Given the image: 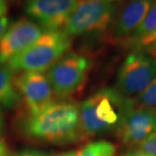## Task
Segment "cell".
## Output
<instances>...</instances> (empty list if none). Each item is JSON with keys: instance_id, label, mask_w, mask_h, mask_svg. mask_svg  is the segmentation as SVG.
<instances>
[{"instance_id": "1", "label": "cell", "mask_w": 156, "mask_h": 156, "mask_svg": "<svg viewBox=\"0 0 156 156\" xmlns=\"http://www.w3.org/2000/svg\"><path fill=\"white\" fill-rule=\"evenodd\" d=\"M77 103L53 101L36 115H29L22 124L23 134L31 139L64 145L83 138Z\"/></svg>"}, {"instance_id": "2", "label": "cell", "mask_w": 156, "mask_h": 156, "mask_svg": "<svg viewBox=\"0 0 156 156\" xmlns=\"http://www.w3.org/2000/svg\"><path fill=\"white\" fill-rule=\"evenodd\" d=\"M134 103L135 101L113 88L101 89L89 96L79 106L83 138L115 132L124 115Z\"/></svg>"}, {"instance_id": "3", "label": "cell", "mask_w": 156, "mask_h": 156, "mask_svg": "<svg viewBox=\"0 0 156 156\" xmlns=\"http://www.w3.org/2000/svg\"><path fill=\"white\" fill-rule=\"evenodd\" d=\"M70 46L71 37L64 30L44 31L32 44L11 57L5 64L12 72H44L65 55Z\"/></svg>"}, {"instance_id": "4", "label": "cell", "mask_w": 156, "mask_h": 156, "mask_svg": "<svg viewBox=\"0 0 156 156\" xmlns=\"http://www.w3.org/2000/svg\"><path fill=\"white\" fill-rule=\"evenodd\" d=\"M115 17V2L82 0L63 30L69 36L102 34L110 29Z\"/></svg>"}, {"instance_id": "5", "label": "cell", "mask_w": 156, "mask_h": 156, "mask_svg": "<svg viewBox=\"0 0 156 156\" xmlns=\"http://www.w3.org/2000/svg\"><path fill=\"white\" fill-rule=\"evenodd\" d=\"M91 68L86 56L68 52L47 70L53 93L61 98L70 96L80 90L85 83Z\"/></svg>"}, {"instance_id": "6", "label": "cell", "mask_w": 156, "mask_h": 156, "mask_svg": "<svg viewBox=\"0 0 156 156\" xmlns=\"http://www.w3.org/2000/svg\"><path fill=\"white\" fill-rule=\"evenodd\" d=\"M155 77V59L145 51H133L118 69L115 89L127 97L138 95Z\"/></svg>"}, {"instance_id": "7", "label": "cell", "mask_w": 156, "mask_h": 156, "mask_svg": "<svg viewBox=\"0 0 156 156\" xmlns=\"http://www.w3.org/2000/svg\"><path fill=\"white\" fill-rule=\"evenodd\" d=\"M79 0H28L25 11L44 31L63 30Z\"/></svg>"}, {"instance_id": "8", "label": "cell", "mask_w": 156, "mask_h": 156, "mask_svg": "<svg viewBox=\"0 0 156 156\" xmlns=\"http://www.w3.org/2000/svg\"><path fill=\"white\" fill-rule=\"evenodd\" d=\"M156 131V108L139 106L136 102L124 115L115 130L124 145L137 147Z\"/></svg>"}, {"instance_id": "9", "label": "cell", "mask_w": 156, "mask_h": 156, "mask_svg": "<svg viewBox=\"0 0 156 156\" xmlns=\"http://www.w3.org/2000/svg\"><path fill=\"white\" fill-rule=\"evenodd\" d=\"M14 81L24 100L29 115L37 114L54 101L51 85L44 72H21L14 77Z\"/></svg>"}, {"instance_id": "10", "label": "cell", "mask_w": 156, "mask_h": 156, "mask_svg": "<svg viewBox=\"0 0 156 156\" xmlns=\"http://www.w3.org/2000/svg\"><path fill=\"white\" fill-rule=\"evenodd\" d=\"M44 30L37 23L26 18L19 19L9 26L0 39V63L5 64L40 37Z\"/></svg>"}, {"instance_id": "11", "label": "cell", "mask_w": 156, "mask_h": 156, "mask_svg": "<svg viewBox=\"0 0 156 156\" xmlns=\"http://www.w3.org/2000/svg\"><path fill=\"white\" fill-rule=\"evenodd\" d=\"M154 0H130L115 17L110 27V37L122 43L128 38L144 20Z\"/></svg>"}, {"instance_id": "12", "label": "cell", "mask_w": 156, "mask_h": 156, "mask_svg": "<svg viewBox=\"0 0 156 156\" xmlns=\"http://www.w3.org/2000/svg\"><path fill=\"white\" fill-rule=\"evenodd\" d=\"M22 96L15 85L12 71L6 64L0 63V105L6 109L17 107Z\"/></svg>"}, {"instance_id": "13", "label": "cell", "mask_w": 156, "mask_h": 156, "mask_svg": "<svg viewBox=\"0 0 156 156\" xmlns=\"http://www.w3.org/2000/svg\"><path fill=\"white\" fill-rule=\"evenodd\" d=\"M156 31V0L154 1L144 20L141 22L139 27L134 30V32L128 38L123 41L122 44L128 47L132 48L136 43L141 39L145 38Z\"/></svg>"}, {"instance_id": "14", "label": "cell", "mask_w": 156, "mask_h": 156, "mask_svg": "<svg viewBox=\"0 0 156 156\" xmlns=\"http://www.w3.org/2000/svg\"><path fill=\"white\" fill-rule=\"evenodd\" d=\"M115 151L116 147L112 142L97 140L84 146L77 152V156H114Z\"/></svg>"}, {"instance_id": "15", "label": "cell", "mask_w": 156, "mask_h": 156, "mask_svg": "<svg viewBox=\"0 0 156 156\" xmlns=\"http://www.w3.org/2000/svg\"><path fill=\"white\" fill-rule=\"evenodd\" d=\"M135 102L142 107L156 108V77L140 95Z\"/></svg>"}, {"instance_id": "16", "label": "cell", "mask_w": 156, "mask_h": 156, "mask_svg": "<svg viewBox=\"0 0 156 156\" xmlns=\"http://www.w3.org/2000/svg\"><path fill=\"white\" fill-rule=\"evenodd\" d=\"M132 49L134 51H145L148 54L156 51V31L136 43Z\"/></svg>"}, {"instance_id": "17", "label": "cell", "mask_w": 156, "mask_h": 156, "mask_svg": "<svg viewBox=\"0 0 156 156\" xmlns=\"http://www.w3.org/2000/svg\"><path fill=\"white\" fill-rule=\"evenodd\" d=\"M137 149L152 156H156V131L140 143L137 146Z\"/></svg>"}, {"instance_id": "18", "label": "cell", "mask_w": 156, "mask_h": 156, "mask_svg": "<svg viewBox=\"0 0 156 156\" xmlns=\"http://www.w3.org/2000/svg\"><path fill=\"white\" fill-rule=\"evenodd\" d=\"M14 156H54L50 153L45 152L42 150H37V149H26L17 153Z\"/></svg>"}, {"instance_id": "19", "label": "cell", "mask_w": 156, "mask_h": 156, "mask_svg": "<svg viewBox=\"0 0 156 156\" xmlns=\"http://www.w3.org/2000/svg\"><path fill=\"white\" fill-rule=\"evenodd\" d=\"M10 26V21L5 17L0 18V39L2 38L3 35L5 33V31L8 30Z\"/></svg>"}, {"instance_id": "20", "label": "cell", "mask_w": 156, "mask_h": 156, "mask_svg": "<svg viewBox=\"0 0 156 156\" xmlns=\"http://www.w3.org/2000/svg\"><path fill=\"white\" fill-rule=\"evenodd\" d=\"M123 156H152L148 154H146L142 151L139 150V149H134V150L128 151Z\"/></svg>"}, {"instance_id": "21", "label": "cell", "mask_w": 156, "mask_h": 156, "mask_svg": "<svg viewBox=\"0 0 156 156\" xmlns=\"http://www.w3.org/2000/svg\"><path fill=\"white\" fill-rule=\"evenodd\" d=\"M0 156H8V147L5 141L0 137Z\"/></svg>"}, {"instance_id": "22", "label": "cell", "mask_w": 156, "mask_h": 156, "mask_svg": "<svg viewBox=\"0 0 156 156\" xmlns=\"http://www.w3.org/2000/svg\"><path fill=\"white\" fill-rule=\"evenodd\" d=\"M8 11V5L6 0H0V18L3 17Z\"/></svg>"}, {"instance_id": "23", "label": "cell", "mask_w": 156, "mask_h": 156, "mask_svg": "<svg viewBox=\"0 0 156 156\" xmlns=\"http://www.w3.org/2000/svg\"><path fill=\"white\" fill-rule=\"evenodd\" d=\"M4 129H5V121H4L3 114H2L1 109H0V135L4 132Z\"/></svg>"}, {"instance_id": "24", "label": "cell", "mask_w": 156, "mask_h": 156, "mask_svg": "<svg viewBox=\"0 0 156 156\" xmlns=\"http://www.w3.org/2000/svg\"><path fill=\"white\" fill-rule=\"evenodd\" d=\"M57 156H77V152H76V151H69V152L62 153V154Z\"/></svg>"}, {"instance_id": "25", "label": "cell", "mask_w": 156, "mask_h": 156, "mask_svg": "<svg viewBox=\"0 0 156 156\" xmlns=\"http://www.w3.org/2000/svg\"><path fill=\"white\" fill-rule=\"evenodd\" d=\"M150 55L152 56H153V57H154V59H155V60H156V51H154V52H153V53H151Z\"/></svg>"}, {"instance_id": "26", "label": "cell", "mask_w": 156, "mask_h": 156, "mask_svg": "<svg viewBox=\"0 0 156 156\" xmlns=\"http://www.w3.org/2000/svg\"><path fill=\"white\" fill-rule=\"evenodd\" d=\"M108 1H111V2H115V1H119V0H108Z\"/></svg>"}]
</instances>
